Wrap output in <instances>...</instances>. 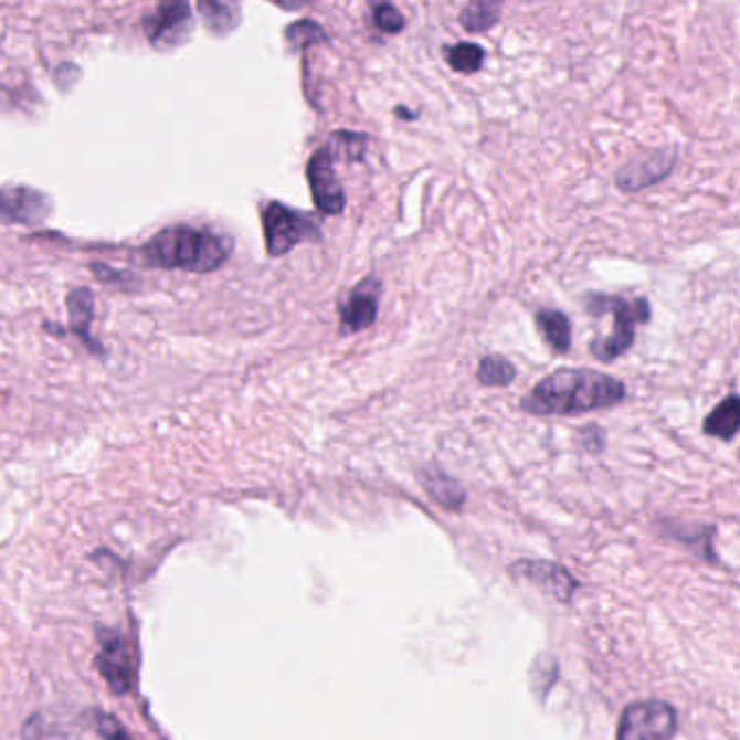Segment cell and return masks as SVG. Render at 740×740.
I'll list each match as a JSON object with an SVG mask.
<instances>
[{
    "instance_id": "1",
    "label": "cell",
    "mask_w": 740,
    "mask_h": 740,
    "mask_svg": "<svg viewBox=\"0 0 740 740\" xmlns=\"http://www.w3.org/2000/svg\"><path fill=\"white\" fill-rule=\"evenodd\" d=\"M627 395L625 382L604 371L562 368L546 376L521 400L530 415H584L617 406Z\"/></svg>"
},
{
    "instance_id": "2",
    "label": "cell",
    "mask_w": 740,
    "mask_h": 740,
    "mask_svg": "<svg viewBox=\"0 0 740 740\" xmlns=\"http://www.w3.org/2000/svg\"><path fill=\"white\" fill-rule=\"evenodd\" d=\"M233 252V240L209 229L186 224L168 226L137 250L139 263L161 269H186L193 274L215 272Z\"/></svg>"
},
{
    "instance_id": "3",
    "label": "cell",
    "mask_w": 740,
    "mask_h": 740,
    "mask_svg": "<svg viewBox=\"0 0 740 740\" xmlns=\"http://www.w3.org/2000/svg\"><path fill=\"white\" fill-rule=\"evenodd\" d=\"M586 310L595 317L611 313L613 315V332L606 337H595L591 341V355L602 363H613L621 355H625L636 337V326L647 324L652 317V307L647 298L627 300L613 294H586L582 300Z\"/></svg>"
},
{
    "instance_id": "4",
    "label": "cell",
    "mask_w": 740,
    "mask_h": 740,
    "mask_svg": "<svg viewBox=\"0 0 740 740\" xmlns=\"http://www.w3.org/2000/svg\"><path fill=\"white\" fill-rule=\"evenodd\" d=\"M261 220L269 256H283L303 242H321V229L315 215L292 209L278 200L265 204Z\"/></svg>"
},
{
    "instance_id": "5",
    "label": "cell",
    "mask_w": 740,
    "mask_h": 740,
    "mask_svg": "<svg viewBox=\"0 0 740 740\" xmlns=\"http://www.w3.org/2000/svg\"><path fill=\"white\" fill-rule=\"evenodd\" d=\"M676 710L665 701H638L625 708L619 721L617 740H672L676 734Z\"/></svg>"
},
{
    "instance_id": "6",
    "label": "cell",
    "mask_w": 740,
    "mask_h": 740,
    "mask_svg": "<svg viewBox=\"0 0 740 740\" xmlns=\"http://www.w3.org/2000/svg\"><path fill=\"white\" fill-rule=\"evenodd\" d=\"M193 29V13L187 2H161L144 18L148 42L157 51L183 46Z\"/></svg>"
},
{
    "instance_id": "7",
    "label": "cell",
    "mask_w": 740,
    "mask_h": 740,
    "mask_svg": "<svg viewBox=\"0 0 740 740\" xmlns=\"http://www.w3.org/2000/svg\"><path fill=\"white\" fill-rule=\"evenodd\" d=\"M335 161L326 146L317 148L307 163V181H309L310 195L319 213L324 215H341L346 209V191L337 181L335 175Z\"/></svg>"
},
{
    "instance_id": "8",
    "label": "cell",
    "mask_w": 740,
    "mask_h": 740,
    "mask_svg": "<svg viewBox=\"0 0 740 740\" xmlns=\"http://www.w3.org/2000/svg\"><path fill=\"white\" fill-rule=\"evenodd\" d=\"M678 152L676 148H660L630 159L623 168H619L615 186L621 191H641L645 187L663 183L676 168Z\"/></svg>"
},
{
    "instance_id": "9",
    "label": "cell",
    "mask_w": 740,
    "mask_h": 740,
    "mask_svg": "<svg viewBox=\"0 0 740 740\" xmlns=\"http://www.w3.org/2000/svg\"><path fill=\"white\" fill-rule=\"evenodd\" d=\"M53 213V200L33 187H2L0 189V220L22 226H40Z\"/></svg>"
},
{
    "instance_id": "10",
    "label": "cell",
    "mask_w": 740,
    "mask_h": 740,
    "mask_svg": "<svg viewBox=\"0 0 740 740\" xmlns=\"http://www.w3.org/2000/svg\"><path fill=\"white\" fill-rule=\"evenodd\" d=\"M382 298V283L378 276H368L355 285L346 300L339 303V332L355 335L368 330L378 317V307Z\"/></svg>"
},
{
    "instance_id": "11",
    "label": "cell",
    "mask_w": 740,
    "mask_h": 740,
    "mask_svg": "<svg viewBox=\"0 0 740 740\" xmlns=\"http://www.w3.org/2000/svg\"><path fill=\"white\" fill-rule=\"evenodd\" d=\"M96 665L101 676L109 681L116 693H126L133 686L135 665L120 634L107 632L101 636V652Z\"/></svg>"
},
{
    "instance_id": "12",
    "label": "cell",
    "mask_w": 740,
    "mask_h": 740,
    "mask_svg": "<svg viewBox=\"0 0 740 740\" xmlns=\"http://www.w3.org/2000/svg\"><path fill=\"white\" fill-rule=\"evenodd\" d=\"M512 571L530 578L535 584H539L543 591L562 602H567L578 586L575 580L554 562H519L517 567H512Z\"/></svg>"
},
{
    "instance_id": "13",
    "label": "cell",
    "mask_w": 740,
    "mask_h": 740,
    "mask_svg": "<svg viewBox=\"0 0 740 740\" xmlns=\"http://www.w3.org/2000/svg\"><path fill=\"white\" fill-rule=\"evenodd\" d=\"M70 310V330L83 339L87 350L103 355V346L92 337V321H94V294L87 287H76L67 296Z\"/></svg>"
},
{
    "instance_id": "14",
    "label": "cell",
    "mask_w": 740,
    "mask_h": 740,
    "mask_svg": "<svg viewBox=\"0 0 740 740\" xmlns=\"http://www.w3.org/2000/svg\"><path fill=\"white\" fill-rule=\"evenodd\" d=\"M740 424V400L737 393H730L726 400H721L710 415L704 420L701 431L708 436L721 438V441H732L739 432Z\"/></svg>"
},
{
    "instance_id": "15",
    "label": "cell",
    "mask_w": 740,
    "mask_h": 740,
    "mask_svg": "<svg viewBox=\"0 0 740 740\" xmlns=\"http://www.w3.org/2000/svg\"><path fill=\"white\" fill-rule=\"evenodd\" d=\"M368 144L370 137L363 133H355V130H335L328 135V141L324 144L326 150L330 152L332 161L339 163H357L366 159L368 152Z\"/></svg>"
},
{
    "instance_id": "16",
    "label": "cell",
    "mask_w": 740,
    "mask_h": 740,
    "mask_svg": "<svg viewBox=\"0 0 740 740\" xmlns=\"http://www.w3.org/2000/svg\"><path fill=\"white\" fill-rule=\"evenodd\" d=\"M537 326L541 337L556 355H567L571 350V321L564 313L541 309L537 313Z\"/></svg>"
},
{
    "instance_id": "17",
    "label": "cell",
    "mask_w": 740,
    "mask_h": 740,
    "mask_svg": "<svg viewBox=\"0 0 740 740\" xmlns=\"http://www.w3.org/2000/svg\"><path fill=\"white\" fill-rule=\"evenodd\" d=\"M424 489L431 494L432 499L436 504H441L443 508H450V510H458L465 501V491L461 489V485L450 478L447 474L443 472H436V469H424L422 476H420Z\"/></svg>"
},
{
    "instance_id": "18",
    "label": "cell",
    "mask_w": 740,
    "mask_h": 740,
    "mask_svg": "<svg viewBox=\"0 0 740 740\" xmlns=\"http://www.w3.org/2000/svg\"><path fill=\"white\" fill-rule=\"evenodd\" d=\"M198 11L204 20V27L215 33L218 38L229 35L231 31L237 29L242 20L240 4H229V2H198Z\"/></svg>"
},
{
    "instance_id": "19",
    "label": "cell",
    "mask_w": 740,
    "mask_h": 740,
    "mask_svg": "<svg viewBox=\"0 0 740 740\" xmlns=\"http://www.w3.org/2000/svg\"><path fill=\"white\" fill-rule=\"evenodd\" d=\"M443 55L450 67L461 74H474L485 63V49L474 42H458L454 46H447L443 49Z\"/></svg>"
},
{
    "instance_id": "20",
    "label": "cell",
    "mask_w": 740,
    "mask_h": 740,
    "mask_svg": "<svg viewBox=\"0 0 740 740\" xmlns=\"http://www.w3.org/2000/svg\"><path fill=\"white\" fill-rule=\"evenodd\" d=\"M497 20H499V4L487 2V0L469 2L458 15V22L469 33H485L494 27Z\"/></svg>"
},
{
    "instance_id": "21",
    "label": "cell",
    "mask_w": 740,
    "mask_h": 740,
    "mask_svg": "<svg viewBox=\"0 0 740 740\" xmlns=\"http://www.w3.org/2000/svg\"><path fill=\"white\" fill-rule=\"evenodd\" d=\"M517 376L515 366L501 357V355H489L480 359L478 370H476V380L483 387H508Z\"/></svg>"
},
{
    "instance_id": "22",
    "label": "cell",
    "mask_w": 740,
    "mask_h": 740,
    "mask_svg": "<svg viewBox=\"0 0 740 740\" xmlns=\"http://www.w3.org/2000/svg\"><path fill=\"white\" fill-rule=\"evenodd\" d=\"M285 40H287V46L292 51H307L315 44L328 42V35H326L321 24L305 18V20H298V22H294L285 29Z\"/></svg>"
},
{
    "instance_id": "23",
    "label": "cell",
    "mask_w": 740,
    "mask_h": 740,
    "mask_svg": "<svg viewBox=\"0 0 740 740\" xmlns=\"http://www.w3.org/2000/svg\"><path fill=\"white\" fill-rule=\"evenodd\" d=\"M371 22H373V27H376L378 31H382V33H391V35L404 31V27H406V20H404V15L400 13V9L393 7V4H389V2L376 4V7L371 9Z\"/></svg>"
},
{
    "instance_id": "24",
    "label": "cell",
    "mask_w": 740,
    "mask_h": 740,
    "mask_svg": "<svg viewBox=\"0 0 740 740\" xmlns=\"http://www.w3.org/2000/svg\"><path fill=\"white\" fill-rule=\"evenodd\" d=\"M98 732L105 737V740H133L114 717H105V715L98 717Z\"/></svg>"
},
{
    "instance_id": "25",
    "label": "cell",
    "mask_w": 740,
    "mask_h": 740,
    "mask_svg": "<svg viewBox=\"0 0 740 740\" xmlns=\"http://www.w3.org/2000/svg\"><path fill=\"white\" fill-rule=\"evenodd\" d=\"M395 116H400V118H404V120H413V118H417V114H413V112H409V109H404V107H398V109H395Z\"/></svg>"
}]
</instances>
